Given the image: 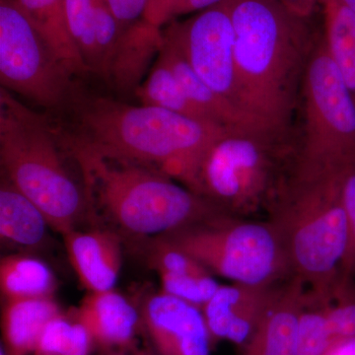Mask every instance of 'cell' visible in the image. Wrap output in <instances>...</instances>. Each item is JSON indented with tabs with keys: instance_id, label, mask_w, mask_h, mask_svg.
I'll return each instance as SVG.
<instances>
[{
	"instance_id": "1",
	"label": "cell",
	"mask_w": 355,
	"mask_h": 355,
	"mask_svg": "<svg viewBox=\"0 0 355 355\" xmlns=\"http://www.w3.org/2000/svg\"><path fill=\"white\" fill-rule=\"evenodd\" d=\"M65 111L69 125L55 123L62 139L162 173L198 195L205 156L231 130L158 107L85 96L79 90Z\"/></svg>"
},
{
	"instance_id": "2",
	"label": "cell",
	"mask_w": 355,
	"mask_h": 355,
	"mask_svg": "<svg viewBox=\"0 0 355 355\" xmlns=\"http://www.w3.org/2000/svg\"><path fill=\"white\" fill-rule=\"evenodd\" d=\"M225 3L234 28L243 106L270 130L292 135L306 69L322 31L313 15L277 0Z\"/></svg>"
},
{
	"instance_id": "3",
	"label": "cell",
	"mask_w": 355,
	"mask_h": 355,
	"mask_svg": "<svg viewBox=\"0 0 355 355\" xmlns=\"http://www.w3.org/2000/svg\"><path fill=\"white\" fill-rule=\"evenodd\" d=\"M266 212L294 277L316 295L331 297L349 241V219L333 166L296 153Z\"/></svg>"
},
{
	"instance_id": "4",
	"label": "cell",
	"mask_w": 355,
	"mask_h": 355,
	"mask_svg": "<svg viewBox=\"0 0 355 355\" xmlns=\"http://www.w3.org/2000/svg\"><path fill=\"white\" fill-rule=\"evenodd\" d=\"M60 139L81 173L91 209H99L125 232L160 237L224 214L162 173Z\"/></svg>"
},
{
	"instance_id": "5",
	"label": "cell",
	"mask_w": 355,
	"mask_h": 355,
	"mask_svg": "<svg viewBox=\"0 0 355 355\" xmlns=\"http://www.w3.org/2000/svg\"><path fill=\"white\" fill-rule=\"evenodd\" d=\"M55 123L0 87V164L4 175L60 234L91 209L84 184L70 174Z\"/></svg>"
},
{
	"instance_id": "6",
	"label": "cell",
	"mask_w": 355,
	"mask_h": 355,
	"mask_svg": "<svg viewBox=\"0 0 355 355\" xmlns=\"http://www.w3.org/2000/svg\"><path fill=\"white\" fill-rule=\"evenodd\" d=\"M296 153L293 133L230 130L210 147L203 160L198 195L231 216L251 217L266 211Z\"/></svg>"
},
{
	"instance_id": "7",
	"label": "cell",
	"mask_w": 355,
	"mask_h": 355,
	"mask_svg": "<svg viewBox=\"0 0 355 355\" xmlns=\"http://www.w3.org/2000/svg\"><path fill=\"white\" fill-rule=\"evenodd\" d=\"M160 237L233 284L279 286L294 277L284 243L268 219L218 214Z\"/></svg>"
},
{
	"instance_id": "8",
	"label": "cell",
	"mask_w": 355,
	"mask_h": 355,
	"mask_svg": "<svg viewBox=\"0 0 355 355\" xmlns=\"http://www.w3.org/2000/svg\"><path fill=\"white\" fill-rule=\"evenodd\" d=\"M302 132L297 156L318 163L355 157V101L320 35L300 97Z\"/></svg>"
},
{
	"instance_id": "9",
	"label": "cell",
	"mask_w": 355,
	"mask_h": 355,
	"mask_svg": "<svg viewBox=\"0 0 355 355\" xmlns=\"http://www.w3.org/2000/svg\"><path fill=\"white\" fill-rule=\"evenodd\" d=\"M0 83L49 111H65L78 92L74 76L15 0H0Z\"/></svg>"
},
{
	"instance_id": "10",
	"label": "cell",
	"mask_w": 355,
	"mask_h": 355,
	"mask_svg": "<svg viewBox=\"0 0 355 355\" xmlns=\"http://www.w3.org/2000/svg\"><path fill=\"white\" fill-rule=\"evenodd\" d=\"M163 36L210 88L245 110L236 64L234 28L226 3L181 22L171 21Z\"/></svg>"
},
{
	"instance_id": "11",
	"label": "cell",
	"mask_w": 355,
	"mask_h": 355,
	"mask_svg": "<svg viewBox=\"0 0 355 355\" xmlns=\"http://www.w3.org/2000/svg\"><path fill=\"white\" fill-rule=\"evenodd\" d=\"M139 312L156 355H210L216 340L200 308L161 291L148 296Z\"/></svg>"
},
{
	"instance_id": "12",
	"label": "cell",
	"mask_w": 355,
	"mask_h": 355,
	"mask_svg": "<svg viewBox=\"0 0 355 355\" xmlns=\"http://www.w3.org/2000/svg\"><path fill=\"white\" fill-rule=\"evenodd\" d=\"M279 286H220L202 308L214 340L246 345L277 297Z\"/></svg>"
},
{
	"instance_id": "13",
	"label": "cell",
	"mask_w": 355,
	"mask_h": 355,
	"mask_svg": "<svg viewBox=\"0 0 355 355\" xmlns=\"http://www.w3.org/2000/svg\"><path fill=\"white\" fill-rule=\"evenodd\" d=\"M62 236L70 263L81 284L89 292L114 289L123 263L119 236L103 228L87 231L76 228Z\"/></svg>"
},
{
	"instance_id": "14",
	"label": "cell",
	"mask_w": 355,
	"mask_h": 355,
	"mask_svg": "<svg viewBox=\"0 0 355 355\" xmlns=\"http://www.w3.org/2000/svg\"><path fill=\"white\" fill-rule=\"evenodd\" d=\"M74 318L87 331L93 345L106 349L130 347L141 326L139 311L114 289L89 292Z\"/></svg>"
},
{
	"instance_id": "15",
	"label": "cell",
	"mask_w": 355,
	"mask_h": 355,
	"mask_svg": "<svg viewBox=\"0 0 355 355\" xmlns=\"http://www.w3.org/2000/svg\"><path fill=\"white\" fill-rule=\"evenodd\" d=\"M306 286L297 277L280 286L258 330L245 345V355H297L296 335L307 294Z\"/></svg>"
},
{
	"instance_id": "16",
	"label": "cell",
	"mask_w": 355,
	"mask_h": 355,
	"mask_svg": "<svg viewBox=\"0 0 355 355\" xmlns=\"http://www.w3.org/2000/svg\"><path fill=\"white\" fill-rule=\"evenodd\" d=\"M164 43L163 29L142 19L121 30L106 83L121 95L135 94Z\"/></svg>"
},
{
	"instance_id": "17",
	"label": "cell",
	"mask_w": 355,
	"mask_h": 355,
	"mask_svg": "<svg viewBox=\"0 0 355 355\" xmlns=\"http://www.w3.org/2000/svg\"><path fill=\"white\" fill-rule=\"evenodd\" d=\"M159 57L169 65L187 96L217 125L231 130H270L253 114L210 88L183 55L165 39Z\"/></svg>"
},
{
	"instance_id": "18",
	"label": "cell",
	"mask_w": 355,
	"mask_h": 355,
	"mask_svg": "<svg viewBox=\"0 0 355 355\" xmlns=\"http://www.w3.org/2000/svg\"><path fill=\"white\" fill-rule=\"evenodd\" d=\"M60 314V306L51 296L6 300L1 331L7 355L33 354L44 329Z\"/></svg>"
},
{
	"instance_id": "19",
	"label": "cell",
	"mask_w": 355,
	"mask_h": 355,
	"mask_svg": "<svg viewBox=\"0 0 355 355\" xmlns=\"http://www.w3.org/2000/svg\"><path fill=\"white\" fill-rule=\"evenodd\" d=\"M51 51L76 78L91 73L70 35L64 0H15Z\"/></svg>"
},
{
	"instance_id": "20",
	"label": "cell",
	"mask_w": 355,
	"mask_h": 355,
	"mask_svg": "<svg viewBox=\"0 0 355 355\" xmlns=\"http://www.w3.org/2000/svg\"><path fill=\"white\" fill-rule=\"evenodd\" d=\"M49 222L42 210L4 175L0 183V236L14 245L35 248L43 243Z\"/></svg>"
},
{
	"instance_id": "21",
	"label": "cell",
	"mask_w": 355,
	"mask_h": 355,
	"mask_svg": "<svg viewBox=\"0 0 355 355\" xmlns=\"http://www.w3.org/2000/svg\"><path fill=\"white\" fill-rule=\"evenodd\" d=\"M327 50L355 101V13L343 0H322Z\"/></svg>"
},
{
	"instance_id": "22",
	"label": "cell",
	"mask_w": 355,
	"mask_h": 355,
	"mask_svg": "<svg viewBox=\"0 0 355 355\" xmlns=\"http://www.w3.org/2000/svg\"><path fill=\"white\" fill-rule=\"evenodd\" d=\"M55 288V275L44 261L20 254L1 259L0 289L6 300L48 297Z\"/></svg>"
},
{
	"instance_id": "23",
	"label": "cell",
	"mask_w": 355,
	"mask_h": 355,
	"mask_svg": "<svg viewBox=\"0 0 355 355\" xmlns=\"http://www.w3.org/2000/svg\"><path fill=\"white\" fill-rule=\"evenodd\" d=\"M135 95L139 99L140 104L158 107L195 120L216 123L187 96L169 65L159 55L148 76L140 84Z\"/></svg>"
},
{
	"instance_id": "24",
	"label": "cell",
	"mask_w": 355,
	"mask_h": 355,
	"mask_svg": "<svg viewBox=\"0 0 355 355\" xmlns=\"http://www.w3.org/2000/svg\"><path fill=\"white\" fill-rule=\"evenodd\" d=\"M330 298L307 291L299 316L296 354L327 355L336 343L327 319L326 304Z\"/></svg>"
},
{
	"instance_id": "25",
	"label": "cell",
	"mask_w": 355,
	"mask_h": 355,
	"mask_svg": "<svg viewBox=\"0 0 355 355\" xmlns=\"http://www.w3.org/2000/svg\"><path fill=\"white\" fill-rule=\"evenodd\" d=\"M92 345L83 324L62 313L44 329L32 355H90Z\"/></svg>"
},
{
	"instance_id": "26",
	"label": "cell",
	"mask_w": 355,
	"mask_h": 355,
	"mask_svg": "<svg viewBox=\"0 0 355 355\" xmlns=\"http://www.w3.org/2000/svg\"><path fill=\"white\" fill-rule=\"evenodd\" d=\"M95 6L96 0H64L65 18L71 38L91 73L94 74L97 64Z\"/></svg>"
},
{
	"instance_id": "27",
	"label": "cell",
	"mask_w": 355,
	"mask_h": 355,
	"mask_svg": "<svg viewBox=\"0 0 355 355\" xmlns=\"http://www.w3.org/2000/svg\"><path fill=\"white\" fill-rule=\"evenodd\" d=\"M327 319L335 340L355 338V287L340 275L326 304Z\"/></svg>"
},
{
	"instance_id": "28",
	"label": "cell",
	"mask_w": 355,
	"mask_h": 355,
	"mask_svg": "<svg viewBox=\"0 0 355 355\" xmlns=\"http://www.w3.org/2000/svg\"><path fill=\"white\" fill-rule=\"evenodd\" d=\"M162 292L202 309L220 287L211 273L175 275L159 273Z\"/></svg>"
},
{
	"instance_id": "29",
	"label": "cell",
	"mask_w": 355,
	"mask_h": 355,
	"mask_svg": "<svg viewBox=\"0 0 355 355\" xmlns=\"http://www.w3.org/2000/svg\"><path fill=\"white\" fill-rule=\"evenodd\" d=\"M120 30L144 19L149 0H106Z\"/></svg>"
},
{
	"instance_id": "30",
	"label": "cell",
	"mask_w": 355,
	"mask_h": 355,
	"mask_svg": "<svg viewBox=\"0 0 355 355\" xmlns=\"http://www.w3.org/2000/svg\"><path fill=\"white\" fill-rule=\"evenodd\" d=\"M177 0H149L144 19L162 28L172 21V11Z\"/></svg>"
},
{
	"instance_id": "31",
	"label": "cell",
	"mask_w": 355,
	"mask_h": 355,
	"mask_svg": "<svg viewBox=\"0 0 355 355\" xmlns=\"http://www.w3.org/2000/svg\"><path fill=\"white\" fill-rule=\"evenodd\" d=\"M226 1L228 0H177L172 11V21L178 16L200 12Z\"/></svg>"
},
{
	"instance_id": "32",
	"label": "cell",
	"mask_w": 355,
	"mask_h": 355,
	"mask_svg": "<svg viewBox=\"0 0 355 355\" xmlns=\"http://www.w3.org/2000/svg\"><path fill=\"white\" fill-rule=\"evenodd\" d=\"M355 273V212L349 218V241L343 258L340 275L352 279Z\"/></svg>"
},
{
	"instance_id": "33",
	"label": "cell",
	"mask_w": 355,
	"mask_h": 355,
	"mask_svg": "<svg viewBox=\"0 0 355 355\" xmlns=\"http://www.w3.org/2000/svg\"><path fill=\"white\" fill-rule=\"evenodd\" d=\"M284 6L304 15H314L318 6H321L322 0H277Z\"/></svg>"
},
{
	"instance_id": "34",
	"label": "cell",
	"mask_w": 355,
	"mask_h": 355,
	"mask_svg": "<svg viewBox=\"0 0 355 355\" xmlns=\"http://www.w3.org/2000/svg\"><path fill=\"white\" fill-rule=\"evenodd\" d=\"M327 355H355V338L336 340Z\"/></svg>"
},
{
	"instance_id": "35",
	"label": "cell",
	"mask_w": 355,
	"mask_h": 355,
	"mask_svg": "<svg viewBox=\"0 0 355 355\" xmlns=\"http://www.w3.org/2000/svg\"><path fill=\"white\" fill-rule=\"evenodd\" d=\"M343 1L355 13V0H343Z\"/></svg>"
},
{
	"instance_id": "36",
	"label": "cell",
	"mask_w": 355,
	"mask_h": 355,
	"mask_svg": "<svg viewBox=\"0 0 355 355\" xmlns=\"http://www.w3.org/2000/svg\"><path fill=\"white\" fill-rule=\"evenodd\" d=\"M0 355H7L6 349H3V347L1 345V349H0Z\"/></svg>"
},
{
	"instance_id": "37",
	"label": "cell",
	"mask_w": 355,
	"mask_h": 355,
	"mask_svg": "<svg viewBox=\"0 0 355 355\" xmlns=\"http://www.w3.org/2000/svg\"><path fill=\"white\" fill-rule=\"evenodd\" d=\"M113 355H120V354H113Z\"/></svg>"
}]
</instances>
